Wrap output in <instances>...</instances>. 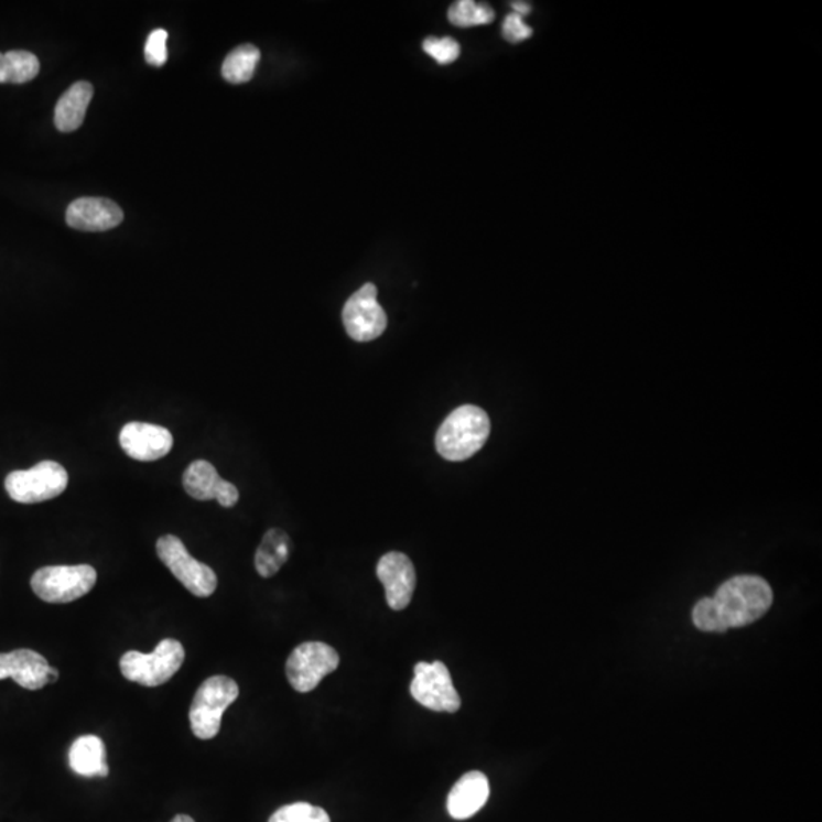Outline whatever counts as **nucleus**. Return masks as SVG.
Instances as JSON below:
<instances>
[{
	"instance_id": "obj_1",
	"label": "nucleus",
	"mask_w": 822,
	"mask_h": 822,
	"mask_svg": "<svg viewBox=\"0 0 822 822\" xmlns=\"http://www.w3.org/2000/svg\"><path fill=\"white\" fill-rule=\"evenodd\" d=\"M774 594L765 578L745 574L726 581L713 597L693 608V624L709 632L742 628L764 617L771 608Z\"/></svg>"
},
{
	"instance_id": "obj_2",
	"label": "nucleus",
	"mask_w": 822,
	"mask_h": 822,
	"mask_svg": "<svg viewBox=\"0 0 822 822\" xmlns=\"http://www.w3.org/2000/svg\"><path fill=\"white\" fill-rule=\"evenodd\" d=\"M489 434L488 413L477 405H462L437 430L436 450L445 461H468L485 446Z\"/></svg>"
},
{
	"instance_id": "obj_3",
	"label": "nucleus",
	"mask_w": 822,
	"mask_h": 822,
	"mask_svg": "<svg viewBox=\"0 0 822 822\" xmlns=\"http://www.w3.org/2000/svg\"><path fill=\"white\" fill-rule=\"evenodd\" d=\"M185 661V649L182 642L166 638L159 642L151 653L130 650L121 658V672L126 680L138 682L145 688H158L165 684L181 670Z\"/></svg>"
},
{
	"instance_id": "obj_4",
	"label": "nucleus",
	"mask_w": 822,
	"mask_h": 822,
	"mask_svg": "<svg viewBox=\"0 0 822 822\" xmlns=\"http://www.w3.org/2000/svg\"><path fill=\"white\" fill-rule=\"evenodd\" d=\"M237 682L227 677L207 678L195 693L190 710L191 728L199 740H210L221 728L223 714L238 700Z\"/></svg>"
},
{
	"instance_id": "obj_5",
	"label": "nucleus",
	"mask_w": 822,
	"mask_h": 822,
	"mask_svg": "<svg viewBox=\"0 0 822 822\" xmlns=\"http://www.w3.org/2000/svg\"><path fill=\"white\" fill-rule=\"evenodd\" d=\"M97 578V570L90 565L43 566L31 578V588L47 604H71L89 594Z\"/></svg>"
},
{
	"instance_id": "obj_6",
	"label": "nucleus",
	"mask_w": 822,
	"mask_h": 822,
	"mask_svg": "<svg viewBox=\"0 0 822 822\" xmlns=\"http://www.w3.org/2000/svg\"><path fill=\"white\" fill-rule=\"evenodd\" d=\"M69 474L54 461L40 462L31 469L13 471L6 478V489L14 501L35 505L65 493Z\"/></svg>"
},
{
	"instance_id": "obj_7",
	"label": "nucleus",
	"mask_w": 822,
	"mask_h": 822,
	"mask_svg": "<svg viewBox=\"0 0 822 822\" xmlns=\"http://www.w3.org/2000/svg\"><path fill=\"white\" fill-rule=\"evenodd\" d=\"M159 560L170 569L174 577L195 597L213 596L218 586V577L209 565L194 560L181 538L165 534L155 544Z\"/></svg>"
},
{
	"instance_id": "obj_8",
	"label": "nucleus",
	"mask_w": 822,
	"mask_h": 822,
	"mask_svg": "<svg viewBox=\"0 0 822 822\" xmlns=\"http://www.w3.org/2000/svg\"><path fill=\"white\" fill-rule=\"evenodd\" d=\"M340 664L337 650L326 642L309 641L299 645L286 660L285 672L291 688L299 693L313 692L326 674Z\"/></svg>"
},
{
	"instance_id": "obj_9",
	"label": "nucleus",
	"mask_w": 822,
	"mask_h": 822,
	"mask_svg": "<svg viewBox=\"0 0 822 822\" xmlns=\"http://www.w3.org/2000/svg\"><path fill=\"white\" fill-rule=\"evenodd\" d=\"M410 693L414 701L433 712L456 713L462 707L453 678L442 661L418 662Z\"/></svg>"
},
{
	"instance_id": "obj_10",
	"label": "nucleus",
	"mask_w": 822,
	"mask_h": 822,
	"mask_svg": "<svg viewBox=\"0 0 822 822\" xmlns=\"http://www.w3.org/2000/svg\"><path fill=\"white\" fill-rule=\"evenodd\" d=\"M377 294V286L366 283L347 299L343 309V323L346 333L355 342H372L387 328L386 311L379 305Z\"/></svg>"
},
{
	"instance_id": "obj_11",
	"label": "nucleus",
	"mask_w": 822,
	"mask_h": 822,
	"mask_svg": "<svg viewBox=\"0 0 822 822\" xmlns=\"http://www.w3.org/2000/svg\"><path fill=\"white\" fill-rule=\"evenodd\" d=\"M377 576L385 586L387 605L393 610L405 609L417 588L413 562L404 553L390 552L378 562Z\"/></svg>"
},
{
	"instance_id": "obj_12",
	"label": "nucleus",
	"mask_w": 822,
	"mask_h": 822,
	"mask_svg": "<svg viewBox=\"0 0 822 822\" xmlns=\"http://www.w3.org/2000/svg\"><path fill=\"white\" fill-rule=\"evenodd\" d=\"M119 444L127 456L139 462H154L167 456L173 450L174 439L165 426L130 422L119 434Z\"/></svg>"
},
{
	"instance_id": "obj_13",
	"label": "nucleus",
	"mask_w": 822,
	"mask_h": 822,
	"mask_svg": "<svg viewBox=\"0 0 822 822\" xmlns=\"http://www.w3.org/2000/svg\"><path fill=\"white\" fill-rule=\"evenodd\" d=\"M183 488L195 500H217L223 508H234L239 500L235 485L223 480L213 463L207 461H195L187 466L183 474Z\"/></svg>"
},
{
	"instance_id": "obj_14",
	"label": "nucleus",
	"mask_w": 822,
	"mask_h": 822,
	"mask_svg": "<svg viewBox=\"0 0 822 822\" xmlns=\"http://www.w3.org/2000/svg\"><path fill=\"white\" fill-rule=\"evenodd\" d=\"M121 207L107 198L84 197L75 199L66 210V221L72 229L104 231L121 225Z\"/></svg>"
},
{
	"instance_id": "obj_15",
	"label": "nucleus",
	"mask_w": 822,
	"mask_h": 822,
	"mask_svg": "<svg viewBox=\"0 0 822 822\" xmlns=\"http://www.w3.org/2000/svg\"><path fill=\"white\" fill-rule=\"evenodd\" d=\"M50 668L46 658L35 650L18 649L0 653V681L11 678L20 688L26 690H40L50 684Z\"/></svg>"
},
{
	"instance_id": "obj_16",
	"label": "nucleus",
	"mask_w": 822,
	"mask_h": 822,
	"mask_svg": "<svg viewBox=\"0 0 822 822\" xmlns=\"http://www.w3.org/2000/svg\"><path fill=\"white\" fill-rule=\"evenodd\" d=\"M489 780L483 772L465 774L451 789L446 809L454 820H468L476 815L489 798Z\"/></svg>"
},
{
	"instance_id": "obj_17",
	"label": "nucleus",
	"mask_w": 822,
	"mask_h": 822,
	"mask_svg": "<svg viewBox=\"0 0 822 822\" xmlns=\"http://www.w3.org/2000/svg\"><path fill=\"white\" fill-rule=\"evenodd\" d=\"M91 98H94V87L90 83L78 82L72 84L55 107V127L62 133L78 130L83 126L84 118H86L87 107H89Z\"/></svg>"
},
{
	"instance_id": "obj_18",
	"label": "nucleus",
	"mask_w": 822,
	"mask_h": 822,
	"mask_svg": "<svg viewBox=\"0 0 822 822\" xmlns=\"http://www.w3.org/2000/svg\"><path fill=\"white\" fill-rule=\"evenodd\" d=\"M69 766L78 776L106 778L109 776L106 745L98 736L91 734L78 737L69 749Z\"/></svg>"
},
{
	"instance_id": "obj_19",
	"label": "nucleus",
	"mask_w": 822,
	"mask_h": 822,
	"mask_svg": "<svg viewBox=\"0 0 822 822\" xmlns=\"http://www.w3.org/2000/svg\"><path fill=\"white\" fill-rule=\"evenodd\" d=\"M291 553V540L289 534L281 529H270L263 534L257 554H255V566L259 576L271 577L279 573L282 565L289 561Z\"/></svg>"
},
{
	"instance_id": "obj_20",
	"label": "nucleus",
	"mask_w": 822,
	"mask_h": 822,
	"mask_svg": "<svg viewBox=\"0 0 822 822\" xmlns=\"http://www.w3.org/2000/svg\"><path fill=\"white\" fill-rule=\"evenodd\" d=\"M40 62L28 51H10L0 54V84H23L37 77Z\"/></svg>"
},
{
	"instance_id": "obj_21",
	"label": "nucleus",
	"mask_w": 822,
	"mask_h": 822,
	"mask_svg": "<svg viewBox=\"0 0 822 822\" xmlns=\"http://www.w3.org/2000/svg\"><path fill=\"white\" fill-rule=\"evenodd\" d=\"M261 52L253 45H241L227 55L223 63V77L231 84L250 82L257 71Z\"/></svg>"
},
{
	"instance_id": "obj_22",
	"label": "nucleus",
	"mask_w": 822,
	"mask_h": 822,
	"mask_svg": "<svg viewBox=\"0 0 822 822\" xmlns=\"http://www.w3.org/2000/svg\"><path fill=\"white\" fill-rule=\"evenodd\" d=\"M448 19L453 25L458 28H473L493 23L495 13L493 8L486 3L473 2V0H458L453 3L448 11Z\"/></svg>"
},
{
	"instance_id": "obj_23",
	"label": "nucleus",
	"mask_w": 822,
	"mask_h": 822,
	"mask_svg": "<svg viewBox=\"0 0 822 822\" xmlns=\"http://www.w3.org/2000/svg\"><path fill=\"white\" fill-rule=\"evenodd\" d=\"M269 822H331L328 813L310 803L283 805L271 815Z\"/></svg>"
},
{
	"instance_id": "obj_24",
	"label": "nucleus",
	"mask_w": 822,
	"mask_h": 822,
	"mask_svg": "<svg viewBox=\"0 0 822 822\" xmlns=\"http://www.w3.org/2000/svg\"><path fill=\"white\" fill-rule=\"evenodd\" d=\"M422 47L430 57L436 60L439 65L445 66L456 62L458 55H461V45L456 40L451 37L436 39L429 37L422 43Z\"/></svg>"
},
{
	"instance_id": "obj_25",
	"label": "nucleus",
	"mask_w": 822,
	"mask_h": 822,
	"mask_svg": "<svg viewBox=\"0 0 822 822\" xmlns=\"http://www.w3.org/2000/svg\"><path fill=\"white\" fill-rule=\"evenodd\" d=\"M167 33L165 30H155L149 35L145 43V62L151 66L161 67L167 60L166 50Z\"/></svg>"
},
{
	"instance_id": "obj_26",
	"label": "nucleus",
	"mask_w": 822,
	"mask_h": 822,
	"mask_svg": "<svg viewBox=\"0 0 822 822\" xmlns=\"http://www.w3.org/2000/svg\"><path fill=\"white\" fill-rule=\"evenodd\" d=\"M532 28L526 25L521 15L513 13L505 19V23H502V37L508 40L509 43H521L532 37Z\"/></svg>"
},
{
	"instance_id": "obj_27",
	"label": "nucleus",
	"mask_w": 822,
	"mask_h": 822,
	"mask_svg": "<svg viewBox=\"0 0 822 822\" xmlns=\"http://www.w3.org/2000/svg\"><path fill=\"white\" fill-rule=\"evenodd\" d=\"M512 8L515 10V14L521 15V18H524V15L530 13V6L529 3L524 2H512Z\"/></svg>"
},
{
	"instance_id": "obj_28",
	"label": "nucleus",
	"mask_w": 822,
	"mask_h": 822,
	"mask_svg": "<svg viewBox=\"0 0 822 822\" xmlns=\"http://www.w3.org/2000/svg\"><path fill=\"white\" fill-rule=\"evenodd\" d=\"M58 681V670L54 668H50V672H47V682L50 684H54V682Z\"/></svg>"
},
{
	"instance_id": "obj_29",
	"label": "nucleus",
	"mask_w": 822,
	"mask_h": 822,
	"mask_svg": "<svg viewBox=\"0 0 822 822\" xmlns=\"http://www.w3.org/2000/svg\"><path fill=\"white\" fill-rule=\"evenodd\" d=\"M171 822H195V821L193 820V818L187 816V815H177V816H174V820Z\"/></svg>"
}]
</instances>
